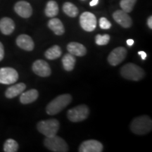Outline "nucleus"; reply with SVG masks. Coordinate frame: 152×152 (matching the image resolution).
I'll list each match as a JSON object with an SVG mask.
<instances>
[{
  "instance_id": "ddd939ff",
  "label": "nucleus",
  "mask_w": 152,
  "mask_h": 152,
  "mask_svg": "<svg viewBox=\"0 0 152 152\" xmlns=\"http://www.w3.org/2000/svg\"><path fill=\"white\" fill-rule=\"evenodd\" d=\"M113 18L117 23L125 28H130L132 25V20L131 17L128 14V13L123 11L122 9L115 11L113 14Z\"/></svg>"
},
{
  "instance_id": "20e7f679",
  "label": "nucleus",
  "mask_w": 152,
  "mask_h": 152,
  "mask_svg": "<svg viewBox=\"0 0 152 152\" xmlns=\"http://www.w3.org/2000/svg\"><path fill=\"white\" fill-rule=\"evenodd\" d=\"M59 122L58 121V120L54 118L41 121L37 125L38 131L41 134H44L46 137L56 135L59 130Z\"/></svg>"
},
{
  "instance_id": "c85d7f7f",
  "label": "nucleus",
  "mask_w": 152,
  "mask_h": 152,
  "mask_svg": "<svg viewBox=\"0 0 152 152\" xmlns=\"http://www.w3.org/2000/svg\"><path fill=\"white\" fill-rule=\"evenodd\" d=\"M138 54L141 56L142 60H145L146 58H147V54L144 52H143V51H140V52H138Z\"/></svg>"
},
{
  "instance_id": "7c9ffc66",
  "label": "nucleus",
  "mask_w": 152,
  "mask_h": 152,
  "mask_svg": "<svg viewBox=\"0 0 152 152\" xmlns=\"http://www.w3.org/2000/svg\"><path fill=\"white\" fill-rule=\"evenodd\" d=\"M98 3H99V0H92V1H90V5L91 7H94V6L97 5Z\"/></svg>"
},
{
  "instance_id": "f257e3e1",
  "label": "nucleus",
  "mask_w": 152,
  "mask_h": 152,
  "mask_svg": "<svg viewBox=\"0 0 152 152\" xmlns=\"http://www.w3.org/2000/svg\"><path fill=\"white\" fill-rule=\"evenodd\" d=\"M130 130L138 135H144L151 132L152 121L151 118L144 115L136 117L130 123Z\"/></svg>"
},
{
  "instance_id": "f03ea898",
  "label": "nucleus",
  "mask_w": 152,
  "mask_h": 152,
  "mask_svg": "<svg viewBox=\"0 0 152 152\" xmlns=\"http://www.w3.org/2000/svg\"><path fill=\"white\" fill-rule=\"evenodd\" d=\"M72 102V96L69 94H64L58 96L49 102L46 107L48 115H53L60 113Z\"/></svg>"
},
{
  "instance_id": "393cba45",
  "label": "nucleus",
  "mask_w": 152,
  "mask_h": 152,
  "mask_svg": "<svg viewBox=\"0 0 152 152\" xmlns=\"http://www.w3.org/2000/svg\"><path fill=\"white\" fill-rule=\"evenodd\" d=\"M137 2V0H121L120 6L121 9L126 13H130L133 10L134 6Z\"/></svg>"
},
{
  "instance_id": "f3484780",
  "label": "nucleus",
  "mask_w": 152,
  "mask_h": 152,
  "mask_svg": "<svg viewBox=\"0 0 152 152\" xmlns=\"http://www.w3.org/2000/svg\"><path fill=\"white\" fill-rule=\"evenodd\" d=\"M26 84L23 83H18L12 86L9 87L5 92V96L8 99H13L16 96H18L19 94H21L22 92H24V90H26Z\"/></svg>"
},
{
  "instance_id": "4468645a",
  "label": "nucleus",
  "mask_w": 152,
  "mask_h": 152,
  "mask_svg": "<svg viewBox=\"0 0 152 152\" xmlns=\"http://www.w3.org/2000/svg\"><path fill=\"white\" fill-rule=\"evenodd\" d=\"M16 42L18 47L26 51H28V52L33 51L34 47H35V44H34V42L31 37H30L28 35H25V34L19 35L16 38Z\"/></svg>"
},
{
  "instance_id": "9b49d317",
  "label": "nucleus",
  "mask_w": 152,
  "mask_h": 152,
  "mask_svg": "<svg viewBox=\"0 0 152 152\" xmlns=\"http://www.w3.org/2000/svg\"><path fill=\"white\" fill-rule=\"evenodd\" d=\"M103 144L95 140H86L80 145V152H102L103 151Z\"/></svg>"
},
{
  "instance_id": "6ab92c4d",
  "label": "nucleus",
  "mask_w": 152,
  "mask_h": 152,
  "mask_svg": "<svg viewBox=\"0 0 152 152\" xmlns=\"http://www.w3.org/2000/svg\"><path fill=\"white\" fill-rule=\"evenodd\" d=\"M48 27L56 35H62L65 32L63 23L61 21V20L56 18H53L49 20L48 22Z\"/></svg>"
},
{
  "instance_id": "a878e982",
  "label": "nucleus",
  "mask_w": 152,
  "mask_h": 152,
  "mask_svg": "<svg viewBox=\"0 0 152 152\" xmlns=\"http://www.w3.org/2000/svg\"><path fill=\"white\" fill-rule=\"evenodd\" d=\"M110 41V35L108 34H105V35H96L95 37V42L97 45L99 46H103V45H107Z\"/></svg>"
},
{
  "instance_id": "39448f33",
  "label": "nucleus",
  "mask_w": 152,
  "mask_h": 152,
  "mask_svg": "<svg viewBox=\"0 0 152 152\" xmlns=\"http://www.w3.org/2000/svg\"><path fill=\"white\" fill-rule=\"evenodd\" d=\"M44 144L50 151L54 152H67L68 146L65 140L60 137L54 135L46 137L44 140Z\"/></svg>"
},
{
  "instance_id": "f8f14e48",
  "label": "nucleus",
  "mask_w": 152,
  "mask_h": 152,
  "mask_svg": "<svg viewBox=\"0 0 152 152\" xmlns=\"http://www.w3.org/2000/svg\"><path fill=\"white\" fill-rule=\"evenodd\" d=\"M14 11L18 16L23 18H28L33 14V8L26 1H19L14 6Z\"/></svg>"
},
{
  "instance_id": "2eb2a0df",
  "label": "nucleus",
  "mask_w": 152,
  "mask_h": 152,
  "mask_svg": "<svg viewBox=\"0 0 152 152\" xmlns=\"http://www.w3.org/2000/svg\"><path fill=\"white\" fill-rule=\"evenodd\" d=\"M15 30L14 20L8 17H4L0 20V31L5 35H11Z\"/></svg>"
},
{
  "instance_id": "c756f323",
  "label": "nucleus",
  "mask_w": 152,
  "mask_h": 152,
  "mask_svg": "<svg viewBox=\"0 0 152 152\" xmlns=\"http://www.w3.org/2000/svg\"><path fill=\"white\" fill-rule=\"evenodd\" d=\"M147 25L150 29H152V16H149L147 20Z\"/></svg>"
},
{
  "instance_id": "5701e85b",
  "label": "nucleus",
  "mask_w": 152,
  "mask_h": 152,
  "mask_svg": "<svg viewBox=\"0 0 152 152\" xmlns=\"http://www.w3.org/2000/svg\"><path fill=\"white\" fill-rule=\"evenodd\" d=\"M63 11L67 16L71 17V18H75L79 13L78 9L77 8V7L71 2H66L64 4Z\"/></svg>"
},
{
  "instance_id": "2f4dec72",
  "label": "nucleus",
  "mask_w": 152,
  "mask_h": 152,
  "mask_svg": "<svg viewBox=\"0 0 152 152\" xmlns=\"http://www.w3.org/2000/svg\"><path fill=\"white\" fill-rule=\"evenodd\" d=\"M126 43L129 47H131V46H132L133 44H134V40H133V39H129L126 41Z\"/></svg>"
},
{
  "instance_id": "b1692460",
  "label": "nucleus",
  "mask_w": 152,
  "mask_h": 152,
  "mask_svg": "<svg viewBox=\"0 0 152 152\" xmlns=\"http://www.w3.org/2000/svg\"><path fill=\"white\" fill-rule=\"evenodd\" d=\"M3 149L5 152H16L18 150V144L13 139H8L4 142Z\"/></svg>"
},
{
  "instance_id": "1a4fd4ad",
  "label": "nucleus",
  "mask_w": 152,
  "mask_h": 152,
  "mask_svg": "<svg viewBox=\"0 0 152 152\" xmlns=\"http://www.w3.org/2000/svg\"><path fill=\"white\" fill-rule=\"evenodd\" d=\"M127 56V49L125 47H118L111 51L108 56V62L110 65L115 66L123 61Z\"/></svg>"
},
{
  "instance_id": "a211bd4d",
  "label": "nucleus",
  "mask_w": 152,
  "mask_h": 152,
  "mask_svg": "<svg viewBox=\"0 0 152 152\" xmlns=\"http://www.w3.org/2000/svg\"><path fill=\"white\" fill-rule=\"evenodd\" d=\"M39 93L38 91L35 89H32L27 91V92H23L20 94V102L23 104H28L33 103L37 99Z\"/></svg>"
},
{
  "instance_id": "412c9836",
  "label": "nucleus",
  "mask_w": 152,
  "mask_h": 152,
  "mask_svg": "<svg viewBox=\"0 0 152 152\" xmlns=\"http://www.w3.org/2000/svg\"><path fill=\"white\" fill-rule=\"evenodd\" d=\"M45 15L49 18H54L58 14V6L56 1L50 0L47 3L45 7Z\"/></svg>"
},
{
  "instance_id": "423d86ee",
  "label": "nucleus",
  "mask_w": 152,
  "mask_h": 152,
  "mask_svg": "<svg viewBox=\"0 0 152 152\" xmlns=\"http://www.w3.org/2000/svg\"><path fill=\"white\" fill-rule=\"evenodd\" d=\"M89 113H90V110L88 106L85 104H81L68 110L67 117L71 122L77 123L87 119Z\"/></svg>"
},
{
  "instance_id": "0eeeda50",
  "label": "nucleus",
  "mask_w": 152,
  "mask_h": 152,
  "mask_svg": "<svg viewBox=\"0 0 152 152\" xmlns=\"http://www.w3.org/2000/svg\"><path fill=\"white\" fill-rule=\"evenodd\" d=\"M18 80V73L14 68L4 67L0 68V83L4 85H11Z\"/></svg>"
},
{
  "instance_id": "bb28decb",
  "label": "nucleus",
  "mask_w": 152,
  "mask_h": 152,
  "mask_svg": "<svg viewBox=\"0 0 152 152\" xmlns=\"http://www.w3.org/2000/svg\"><path fill=\"white\" fill-rule=\"evenodd\" d=\"M99 26L102 29L108 30L111 28V23L107 20V18L102 17L99 19Z\"/></svg>"
},
{
  "instance_id": "4be33fe9",
  "label": "nucleus",
  "mask_w": 152,
  "mask_h": 152,
  "mask_svg": "<svg viewBox=\"0 0 152 152\" xmlns=\"http://www.w3.org/2000/svg\"><path fill=\"white\" fill-rule=\"evenodd\" d=\"M62 51L61 49L58 45H54V46L50 47L47 49L45 53V56L47 59L49 60H54L56 58H59L61 56Z\"/></svg>"
},
{
  "instance_id": "dca6fc26",
  "label": "nucleus",
  "mask_w": 152,
  "mask_h": 152,
  "mask_svg": "<svg viewBox=\"0 0 152 152\" xmlns=\"http://www.w3.org/2000/svg\"><path fill=\"white\" fill-rule=\"evenodd\" d=\"M67 50L70 54L76 56H83L87 54L86 47L82 44L75 42H72L68 44Z\"/></svg>"
},
{
  "instance_id": "7ed1b4c3",
  "label": "nucleus",
  "mask_w": 152,
  "mask_h": 152,
  "mask_svg": "<svg viewBox=\"0 0 152 152\" xmlns=\"http://www.w3.org/2000/svg\"><path fill=\"white\" fill-rule=\"evenodd\" d=\"M121 74L125 79L139 81L143 78L145 73L140 66L132 63H128L121 68Z\"/></svg>"
},
{
  "instance_id": "6e6552de",
  "label": "nucleus",
  "mask_w": 152,
  "mask_h": 152,
  "mask_svg": "<svg viewBox=\"0 0 152 152\" xmlns=\"http://www.w3.org/2000/svg\"><path fill=\"white\" fill-rule=\"evenodd\" d=\"M96 16L92 13L85 11L80 16V24L83 30L87 32H92L96 27Z\"/></svg>"
},
{
  "instance_id": "9d476101",
  "label": "nucleus",
  "mask_w": 152,
  "mask_h": 152,
  "mask_svg": "<svg viewBox=\"0 0 152 152\" xmlns=\"http://www.w3.org/2000/svg\"><path fill=\"white\" fill-rule=\"evenodd\" d=\"M32 69L36 75L43 77H49L52 73L50 66L45 60L39 59L35 61L32 66Z\"/></svg>"
},
{
  "instance_id": "aec40b11",
  "label": "nucleus",
  "mask_w": 152,
  "mask_h": 152,
  "mask_svg": "<svg viewBox=\"0 0 152 152\" xmlns=\"http://www.w3.org/2000/svg\"><path fill=\"white\" fill-rule=\"evenodd\" d=\"M76 59L75 56H73V54H66L62 58V64L64 68L67 71H71L74 69L75 65Z\"/></svg>"
},
{
  "instance_id": "cd10ccee",
  "label": "nucleus",
  "mask_w": 152,
  "mask_h": 152,
  "mask_svg": "<svg viewBox=\"0 0 152 152\" xmlns=\"http://www.w3.org/2000/svg\"><path fill=\"white\" fill-rule=\"evenodd\" d=\"M4 56V49L2 43L0 42V61L3 59Z\"/></svg>"
}]
</instances>
